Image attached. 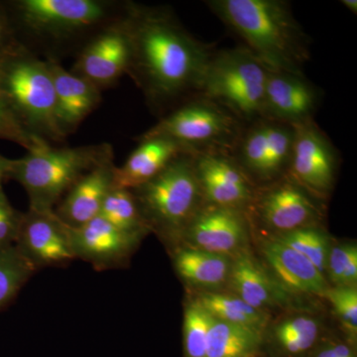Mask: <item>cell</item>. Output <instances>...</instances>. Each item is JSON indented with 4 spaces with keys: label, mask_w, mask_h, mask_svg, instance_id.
I'll return each instance as SVG.
<instances>
[{
    "label": "cell",
    "mask_w": 357,
    "mask_h": 357,
    "mask_svg": "<svg viewBox=\"0 0 357 357\" xmlns=\"http://www.w3.org/2000/svg\"><path fill=\"white\" fill-rule=\"evenodd\" d=\"M123 20L132 46L129 72L148 100L164 107L198 95L213 47L162 8L130 4Z\"/></svg>",
    "instance_id": "obj_1"
},
{
    "label": "cell",
    "mask_w": 357,
    "mask_h": 357,
    "mask_svg": "<svg viewBox=\"0 0 357 357\" xmlns=\"http://www.w3.org/2000/svg\"><path fill=\"white\" fill-rule=\"evenodd\" d=\"M268 70L305 75L310 38L284 0L206 2Z\"/></svg>",
    "instance_id": "obj_2"
},
{
    "label": "cell",
    "mask_w": 357,
    "mask_h": 357,
    "mask_svg": "<svg viewBox=\"0 0 357 357\" xmlns=\"http://www.w3.org/2000/svg\"><path fill=\"white\" fill-rule=\"evenodd\" d=\"M114 158L107 144L55 148L45 143L20 159H10L7 178L20 183L29 197L30 208L54 211V206L79 178L93 167Z\"/></svg>",
    "instance_id": "obj_3"
},
{
    "label": "cell",
    "mask_w": 357,
    "mask_h": 357,
    "mask_svg": "<svg viewBox=\"0 0 357 357\" xmlns=\"http://www.w3.org/2000/svg\"><path fill=\"white\" fill-rule=\"evenodd\" d=\"M0 93L27 132L47 142L65 136L56 119V98L48 61L25 50L0 55Z\"/></svg>",
    "instance_id": "obj_4"
},
{
    "label": "cell",
    "mask_w": 357,
    "mask_h": 357,
    "mask_svg": "<svg viewBox=\"0 0 357 357\" xmlns=\"http://www.w3.org/2000/svg\"><path fill=\"white\" fill-rule=\"evenodd\" d=\"M131 192L149 229L177 243L204 204L194 155L178 157L156 177Z\"/></svg>",
    "instance_id": "obj_5"
},
{
    "label": "cell",
    "mask_w": 357,
    "mask_h": 357,
    "mask_svg": "<svg viewBox=\"0 0 357 357\" xmlns=\"http://www.w3.org/2000/svg\"><path fill=\"white\" fill-rule=\"evenodd\" d=\"M267 74L244 46L215 51L198 95L225 107L246 126L262 117Z\"/></svg>",
    "instance_id": "obj_6"
},
{
    "label": "cell",
    "mask_w": 357,
    "mask_h": 357,
    "mask_svg": "<svg viewBox=\"0 0 357 357\" xmlns=\"http://www.w3.org/2000/svg\"><path fill=\"white\" fill-rule=\"evenodd\" d=\"M244 124L217 102L196 95L143 134L142 137L164 136L180 143L192 155L231 154Z\"/></svg>",
    "instance_id": "obj_7"
},
{
    "label": "cell",
    "mask_w": 357,
    "mask_h": 357,
    "mask_svg": "<svg viewBox=\"0 0 357 357\" xmlns=\"http://www.w3.org/2000/svg\"><path fill=\"white\" fill-rule=\"evenodd\" d=\"M294 138L295 126L261 117L244 126L230 155L253 184L268 185L287 175Z\"/></svg>",
    "instance_id": "obj_8"
},
{
    "label": "cell",
    "mask_w": 357,
    "mask_h": 357,
    "mask_svg": "<svg viewBox=\"0 0 357 357\" xmlns=\"http://www.w3.org/2000/svg\"><path fill=\"white\" fill-rule=\"evenodd\" d=\"M323 199L284 176L264 187L256 188L248 213L275 234L317 227L323 218Z\"/></svg>",
    "instance_id": "obj_9"
},
{
    "label": "cell",
    "mask_w": 357,
    "mask_h": 357,
    "mask_svg": "<svg viewBox=\"0 0 357 357\" xmlns=\"http://www.w3.org/2000/svg\"><path fill=\"white\" fill-rule=\"evenodd\" d=\"M16 7L30 31L62 39L102 25L112 15L114 6L100 0H21Z\"/></svg>",
    "instance_id": "obj_10"
},
{
    "label": "cell",
    "mask_w": 357,
    "mask_h": 357,
    "mask_svg": "<svg viewBox=\"0 0 357 357\" xmlns=\"http://www.w3.org/2000/svg\"><path fill=\"white\" fill-rule=\"evenodd\" d=\"M340 153L316 121L295 126L287 175L321 199L328 198L337 178Z\"/></svg>",
    "instance_id": "obj_11"
},
{
    "label": "cell",
    "mask_w": 357,
    "mask_h": 357,
    "mask_svg": "<svg viewBox=\"0 0 357 357\" xmlns=\"http://www.w3.org/2000/svg\"><path fill=\"white\" fill-rule=\"evenodd\" d=\"M16 246L36 268L65 266L76 259L70 246L69 227L55 211L23 213Z\"/></svg>",
    "instance_id": "obj_12"
},
{
    "label": "cell",
    "mask_w": 357,
    "mask_h": 357,
    "mask_svg": "<svg viewBox=\"0 0 357 357\" xmlns=\"http://www.w3.org/2000/svg\"><path fill=\"white\" fill-rule=\"evenodd\" d=\"M194 165L204 204L248 213L257 187L237 165L231 155H194Z\"/></svg>",
    "instance_id": "obj_13"
},
{
    "label": "cell",
    "mask_w": 357,
    "mask_h": 357,
    "mask_svg": "<svg viewBox=\"0 0 357 357\" xmlns=\"http://www.w3.org/2000/svg\"><path fill=\"white\" fill-rule=\"evenodd\" d=\"M245 211L204 204L185 227L181 243L217 255L234 256L248 237Z\"/></svg>",
    "instance_id": "obj_14"
},
{
    "label": "cell",
    "mask_w": 357,
    "mask_h": 357,
    "mask_svg": "<svg viewBox=\"0 0 357 357\" xmlns=\"http://www.w3.org/2000/svg\"><path fill=\"white\" fill-rule=\"evenodd\" d=\"M131 58L130 35L122 20L91 40L79 54L72 72L100 89L129 72Z\"/></svg>",
    "instance_id": "obj_15"
},
{
    "label": "cell",
    "mask_w": 357,
    "mask_h": 357,
    "mask_svg": "<svg viewBox=\"0 0 357 357\" xmlns=\"http://www.w3.org/2000/svg\"><path fill=\"white\" fill-rule=\"evenodd\" d=\"M321 102V89L305 75L268 70L262 117L299 126L314 121Z\"/></svg>",
    "instance_id": "obj_16"
},
{
    "label": "cell",
    "mask_w": 357,
    "mask_h": 357,
    "mask_svg": "<svg viewBox=\"0 0 357 357\" xmlns=\"http://www.w3.org/2000/svg\"><path fill=\"white\" fill-rule=\"evenodd\" d=\"M69 236L76 259L89 263L96 270L122 266L142 239L122 232L100 217L81 227H69Z\"/></svg>",
    "instance_id": "obj_17"
},
{
    "label": "cell",
    "mask_w": 357,
    "mask_h": 357,
    "mask_svg": "<svg viewBox=\"0 0 357 357\" xmlns=\"http://www.w3.org/2000/svg\"><path fill=\"white\" fill-rule=\"evenodd\" d=\"M114 158L84 174L66 192L55 213L68 227H77L100 215L103 202L114 188Z\"/></svg>",
    "instance_id": "obj_18"
},
{
    "label": "cell",
    "mask_w": 357,
    "mask_h": 357,
    "mask_svg": "<svg viewBox=\"0 0 357 357\" xmlns=\"http://www.w3.org/2000/svg\"><path fill=\"white\" fill-rule=\"evenodd\" d=\"M262 253L274 279L286 292L326 297L328 280L305 256L269 237L262 243Z\"/></svg>",
    "instance_id": "obj_19"
},
{
    "label": "cell",
    "mask_w": 357,
    "mask_h": 357,
    "mask_svg": "<svg viewBox=\"0 0 357 357\" xmlns=\"http://www.w3.org/2000/svg\"><path fill=\"white\" fill-rule=\"evenodd\" d=\"M56 98V119L63 135L74 131L91 114L102 100L100 89L58 61L49 59Z\"/></svg>",
    "instance_id": "obj_20"
},
{
    "label": "cell",
    "mask_w": 357,
    "mask_h": 357,
    "mask_svg": "<svg viewBox=\"0 0 357 357\" xmlns=\"http://www.w3.org/2000/svg\"><path fill=\"white\" fill-rule=\"evenodd\" d=\"M192 155L187 148L164 136L140 137L139 146L121 167H115L114 188L131 190L149 182L174 160Z\"/></svg>",
    "instance_id": "obj_21"
},
{
    "label": "cell",
    "mask_w": 357,
    "mask_h": 357,
    "mask_svg": "<svg viewBox=\"0 0 357 357\" xmlns=\"http://www.w3.org/2000/svg\"><path fill=\"white\" fill-rule=\"evenodd\" d=\"M234 295L251 307L266 312L281 306L287 292L250 253L241 250L232 256L229 281Z\"/></svg>",
    "instance_id": "obj_22"
},
{
    "label": "cell",
    "mask_w": 357,
    "mask_h": 357,
    "mask_svg": "<svg viewBox=\"0 0 357 357\" xmlns=\"http://www.w3.org/2000/svg\"><path fill=\"white\" fill-rule=\"evenodd\" d=\"M231 256L217 255L189 245L178 246L173 255L178 276L190 285L215 290L229 281Z\"/></svg>",
    "instance_id": "obj_23"
},
{
    "label": "cell",
    "mask_w": 357,
    "mask_h": 357,
    "mask_svg": "<svg viewBox=\"0 0 357 357\" xmlns=\"http://www.w3.org/2000/svg\"><path fill=\"white\" fill-rule=\"evenodd\" d=\"M263 333L213 318L206 357H257Z\"/></svg>",
    "instance_id": "obj_24"
},
{
    "label": "cell",
    "mask_w": 357,
    "mask_h": 357,
    "mask_svg": "<svg viewBox=\"0 0 357 357\" xmlns=\"http://www.w3.org/2000/svg\"><path fill=\"white\" fill-rule=\"evenodd\" d=\"M213 318L231 325L245 326L264 333L268 324L267 312L259 311L234 294L206 291L192 298Z\"/></svg>",
    "instance_id": "obj_25"
},
{
    "label": "cell",
    "mask_w": 357,
    "mask_h": 357,
    "mask_svg": "<svg viewBox=\"0 0 357 357\" xmlns=\"http://www.w3.org/2000/svg\"><path fill=\"white\" fill-rule=\"evenodd\" d=\"M98 217L131 236L143 237L150 231L129 190L114 188L103 202Z\"/></svg>",
    "instance_id": "obj_26"
},
{
    "label": "cell",
    "mask_w": 357,
    "mask_h": 357,
    "mask_svg": "<svg viewBox=\"0 0 357 357\" xmlns=\"http://www.w3.org/2000/svg\"><path fill=\"white\" fill-rule=\"evenodd\" d=\"M36 271L15 244L0 248V311L13 302Z\"/></svg>",
    "instance_id": "obj_27"
},
{
    "label": "cell",
    "mask_w": 357,
    "mask_h": 357,
    "mask_svg": "<svg viewBox=\"0 0 357 357\" xmlns=\"http://www.w3.org/2000/svg\"><path fill=\"white\" fill-rule=\"evenodd\" d=\"M319 321L310 316L291 317L277 324L273 338L279 349L289 356H300L312 349L318 342Z\"/></svg>",
    "instance_id": "obj_28"
},
{
    "label": "cell",
    "mask_w": 357,
    "mask_h": 357,
    "mask_svg": "<svg viewBox=\"0 0 357 357\" xmlns=\"http://www.w3.org/2000/svg\"><path fill=\"white\" fill-rule=\"evenodd\" d=\"M272 237L305 256L326 276V262L331 250L330 238L319 225L275 234Z\"/></svg>",
    "instance_id": "obj_29"
},
{
    "label": "cell",
    "mask_w": 357,
    "mask_h": 357,
    "mask_svg": "<svg viewBox=\"0 0 357 357\" xmlns=\"http://www.w3.org/2000/svg\"><path fill=\"white\" fill-rule=\"evenodd\" d=\"M213 317L194 299L185 307L183 344L185 357H206Z\"/></svg>",
    "instance_id": "obj_30"
},
{
    "label": "cell",
    "mask_w": 357,
    "mask_h": 357,
    "mask_svg": "<svg viewBox=\"0 0 357 357\" xmlns=\"http://www.w3.org/2000/svg\"><path fill=\"white\" fill-rule=\"evenodd\" d=\"M345 333L351 338L357 333V290L349 286H335L326 294Z\"/></svg>",
    "instance_id": "obj_31"
},
{
    "label": "cell",
    "mask_w": 357,
    "mask_h": 357,
    "mask_svg": "<svg viewBox=\"0 0 357 357\" xmlns=\"http://www.w3.org/2000/svg\"><path fill=\"white\" fill-rule=\"evenodd\" d=\"M0 139L13 141L27 150L49 143L27 132L18 123L4 102L1 93H0Z\"/></svg>",
    "instance_id": "obj_32"
},
{
    "label": "cell",
    "mask_w": 357,
    "mask_h": 357,
    "mask_svg": "<svg viewBox=\"0 0 357 357\" xmlns=\"http://www.w3.org/2000/svg\"><path fill=\"white\" fill-rule=\"evenodd\" d=\"M357 256L356 243H342L331 248L326 274L335 286H342V278L349 262Z\"/></svg>",
    "instance_id": "obj_33"
},
{
    "label": "cell",
    "mask_w": 357,
    "mask_h": 357,
    "mask_svg": "<svg viewBox=\"0 0 357 357\" xmlns=\"http://www.w3.org/2000/svg\"><path fill=\"white\" fill-rule=\"evenodd\" d=\"M23 213L11 206L0 188V248L15 243Z\"/></svg>",
    "instance_id": "obj_34"
},
{
    "label": "cell",
    "mask_w": 357,
    "mask_h": 357,
    "mask_svg": "<svg viewBox=\"0 0 357 357\" xmlns=\"http://www.w3.org/2000/svg\"><path fill=\"white\" fill-rule=\"evenodd\" d=\"M312 357H356L351 345L330 340L317 347Z\"/></svg>",
    "instance_id": "obj_35"
},
{
    "label": "cell",
    "mask_w": 357,
    "mask_h": 357,
    "mask_svg": "<svg viewBox=\"0 0 357 357\" xmlns=\"http://www.w3.org/2000/svg\"><path fill=\"white\" fill-rule=\"evenodd\" d=\"M9 166H10V159L0 155V188H2V181L8 175Z\"/></svg>",
    "instance_id": "obj_36"
},
{
    "label": "cell",
    "mask_w": 357,
    "mask_h": 357,
    "mask_svg": "<svg viewBox=\"0 0 357 357\" xmlns=\"http://www.w3.org/2000/svg\"><path fill=\"white\" fill-rule=\"evenodd\" d=\"M342 3L344 4L347 9L351 11L352 13L356 14L357 13V1L356 0H342Z\"/></svg>",
    "instance_id": "obj_37"
},
{
    "label": "cell",
    "mask_w": 357,
    "mask_h": 357,
    "mask_svg": "<svg viewBox=\"0 0 357 357\" xmlns=\"http://www.w3.org/2000/svg\"><path fill=\"white\" fill-rule=\"evenodd\" d=\"M2 25H1V22H0V39H1V37H2Z\"/></svg>",
    "instance_id": "obj_38"
}]
</instances>
